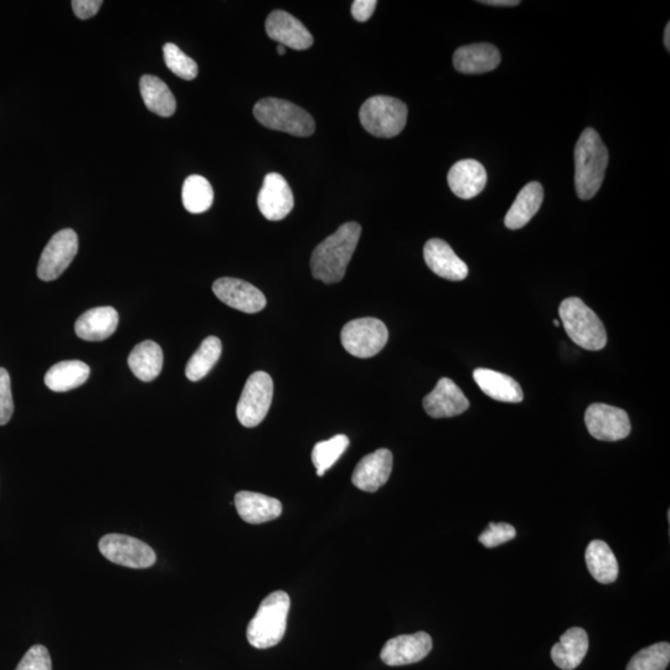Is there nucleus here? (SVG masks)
Instances as JSON below:
<instances>
[{
    "label": "nucleus",
    "instance_id": "obj_1",
    "mask_svg": "<svg viewBox=\"0 0 670 670\" xmlns=\"http://www.w3.org/2000/svg\"><path fill=\"white\" fill-rule=\"evenodd\" d=\"M360 234L362 226L358 223H347L322 241L312 254L313 277L327 285L342 281L357 250Z\"/></svg>",
    "mask_w": 670,
    "mask_h": 670
},
{
    "label": "nucleus",
    "instance_id": "obj_2",
    "mask_svg": "<svg viewBox=\"0 0 670 670\" xmlns=\"http://www.w3.org/2000/svg\"><path fill=\"white\" fill-rule=\"evenodd\" d=\"M608 151L594 128L582 132L575 147V188L582 200L595 197L605 179Z\"/></svg>",
    "mask_w": 670,
    "mask_h": 670
},
{
    "label": "nucleus",
    "instance_id": "obj_3",
    "mask_svg": "<svg viewBox=\"0 0 670 670\" xmlns=\"http://www.w3.org/2000/svg\"><path fill=\"white\" fill-rule=\"evenodd\" d=\"M290 596L283 591L272 592L261 602L259 610L247 627V639L252 647L266 649L277 646L285 637Z\"/></svg>",
    "mask_w": 670,
    "mask_h": 670
},
{
    "label": "nucleus",
    "instance_id": "obj_4",
    "mask_svg": "<svg viewBox=\"0 0 670 670\" xmlns=\"http://www.w3.org/2000/svg\"><path fill=\"white\" fill-rule=\"evenodd\" d=\"M559 314L566 333L579 347L592 352L606 347L605 326L599 316L580 298H566L560 304Z\"/></svg>",
    "mask_w": 670,
    "mask_h": 670
},
{
    "label": "nucleus",
    "instance_id": "obj_5",
    "mask_svg": "<svg viewBox=\"0 0 670 670\" xmlns=\"http://www.w3.org/2000/svg\"><path fill=\"white\" fill-rule=\"evenodd\" d=\"M254 116L262 126L296 137H309L316 131V123L311 115L295 103L286 100H261L254 107Z\"/></svg>",
    "mask_w": 670,
    "mask_h": 670
},
{
    "label": "nucleus",
    "instance_id": "obj_6",
    "mask_svg": "<svg viewBox=\"0 0 670 670\" xmlns=\"http://www.w3.org/2000/svg\"><path fill=\"white\" fill-rule=\"evenodd\" d=\"M360 122L370 134L379 138L399 136L407 122V106L389 96H374L363 103Z\"/></svg>",
    "mask_w": 670,
    "mask_h": 670
},
{
    "label": "nucleus",
    "instance_id": "obj_7",
    "mask_svg": "<svg viewBox=\"0 0 670 670\" xmlns=\"http://www.w3.org/2000/svg\"><path fill=\"white\" fill-rule=\"evenodd\" d=\"M340 339L349 354L365 359L374 357L385 348L389 332L378 318H359L345 324Z\"/></svg>",
    "mask_w": 670,
    "mask_h": 670
},
{
    "label": "nucleus",
    "instance_id": "obj_8",
    "mask_svg": "<svg viewBox=\"0 0 670 670\" xmlns=\"http://www.w3.org/2000/svg\"><path fill=\"white\" fill-rule=\"evenodd\" d=\"M273 398V381L265 371H256L247 379L236 407L237 419L245 427H256L265 420Z\"/></svg>",
    "mask_w": 670,
    "mask_h": 670
},
{
    "label": "nucleus",
    "instance_id": "obj_9",
    "mask_svg": "<svg viewBox=\"0 0 670 670\" xmlns=\"http://www.w3.org/2000/svg\"><path fill=\"white\" fill-rule=\"evenodd\" d=\"M99 549L111 563L126 568L147 569L157 561V555L151 546L128 535L107 534L100 540Z\"/></svg>",
    "mask_w": 670,
    "mask_h": 670
},
{
    "label": "nucleus",
    "instance_id": "obj_10",
    "mask_svg": "<svg viewBox=\"0 0 670 670\" xmlns=\"http://www.w3.org/2000/svg\"><path fill=\"white\" fill-rule=\"evenodd\" d=\"M585 424L590 435L600 441H621L631 434L627 412L606 404L590 405L585 412Z\"/></svg>",
    "mask_w": 670,
    "mask_h": 670
},
{
    "label": "nucleus",
    "instance_id": "obj_11",
    "mask_svg": "<svg viewBox=\"0 0 670 670\" xmlns=\"http://www.w3.org/2000/svg\"><path fill=\"white\" fill-rule=\"evenodd\" d=\"M77 250H79V239L74 230H61L51 237L39 260L40 280L54 281L63 275L66 268L75 259Z\"/></svg>",
    "mask_w": 670,
    "mask_h": 670
},
{
    "label": "nucleus",
    "instance_id": "obj_12",
    "mask_svg": "<svg viewBox=\"0 0 670 670\" xmlns=\"http://www.w3.org/2000/svg\"><path fill=\"white\" fill-rule=\"evenodd\" d=\"M432 646V638L426 632L402 635L385 643L380 658L389 667L409 666L429 656Z\"/></svg>",
    "mask_w": 670,
    "mask_h": 670
},
{
    "label": "nucleus",
    "instance_id": "obj_13",
    "mask_svg": "<svg viewBox=\"0 0 670 670\" xmlns=\"http://www.w3.org/2000/svg\"><path fill=\"white\" fill-rule=\"evenodd\" d=\"M215 296L226 306L244 313L261 312L266 307V297L259 288L239 278L224 277L214 282Z\"/></svg>",
    "mask_w": 670,
    "mask_h": 670
},
{
    "label": "nucleus",
    "instance_id": "obj_14",
    "mask_svg": "<svg viewBox=\"0 0 670 670\" xmlns=\"http://www.w3.org/2000/svg\"><path fill=\"white\" fill-rule=\"evenodd\" d=\"M261 214L270 221H280L291 213L295 198L287 180L278 173L267 174L257 197Z\"/></svg>",
    "mask_w": 670,
    "mask_h": 670
},
{
    "label": "nucleus",
    "instance_id": "obj_15",
    "mask_svg": "<svg viewBox=\"0 0 670 670\" xmlns=\"http://www.w3.org/2000/svg\"><path fill=\"white\" fill-rule=\"evenodd\" d=\"M393 453L380 450L365 456L355 467L352 482L360 491L374 493L389 481L393 471Z\"/></svg>",
    "mask_w": 670,
    "mask_h": 670
},
{
    "label": "nucleus",
    "instance_id": "obj_16",
    "mask_svg": "<svg viewBox=\"0 0 670 670\" xmlns=\"http://www.w3.org/2000/svg\"><path fill=\"white\" fill-rule=\"evenodd\" d=\"M266 33L285 48L306 50L313 45V36L308 29L290 13L275 10L266 20Z\"/></svg>",
    "mask_w": 670,
    "mask_h": 670
},
{
    "label": "nucleus",
    "instance_id": "obj_17",
    "mask_svg": "<svg viewBox=\"0 0 670 670\" xmlns=\"http://www.w3.org/2000/svg\"><path fill=\"white\" fill-rule=\"evenodd\" d=\"M424 409L434 419L455 417L469 409V401L457 384L451 379L442 378L424 399Z\"/></svg>",
    "mask_w": 670,
    "mask_h": 670
},
{
    "label": "nucleus",
    "instance_id": "obj_18",
    "mask_svg": "<svg viewBox=\"0 0 670 670\" xmlns=\"http://www.w3.org/2000/svg\"><path fill=\"white\" fill-rule=\"evenodd\" d=\"M424 257L427 266L435 275L448 281H463L468 276V267L455 254L446 241L432 239L426 242Z\"/></svg>",
    "mask_w": 670,
    "mask_h": 670
},
{
    "label": "nucleus",
    "instance_id": "obj_19",
    "mask_svg": "<svg viewBox=\"0 0 670 670\" xmlns=\"http://www.w3.org/2000/svg\"><path fill=\"white\" fill-rule=\"evenodd\" d=\"M447 179L456 197L472 199L486 188L488 177L481 163L473 159H465V161L453 164Z\"/></svg>",
    "mask_w": 670,
    "mask_h": 670
},
{
    "label": "nucleus",
    "instance_id": "obj_20",
    "mask_svg": "<svg viewBox=\"0 0 670 670\" xmlns=\"http://www.w3.org/2000/svg\"><path fill=\"white\" fill-rule=\"evenodd\" d=\"M501 64V53L488 43L462 46L453 55V66L461 74L478 75L496 70Z\"/></svg>",
    "mask_w": 670,
    "mask_h": 670
},
{
    "label": "nucleus",
    "instance_id": "obj_21",
    "mask_svg": "<svg viewBox=\"0 0 670 670\" xmlns=\"http://www.w3.org/2000/svg\"><path fill=\"white\" fill-rule=\"evenodd\" d=\"M235 507L241 519L249 524L268 523L282 514V503L278 499L255 492L237 493Z\"/></svg>",
    "mask_w": 670,
    "mask_h": 670
},
{
    "label": "nucleus",
    "instance_id": "obj_22",
    "mask_svg": "<svg viewBox=\"0 0 670 670\" xmlns=\"http://www.w3.org/2000/svg\"><path fill=\"white\" fill-rule=\"evenodd\" d=\"M120 317L115 308L99 307L81 314L75 323L77 337L87 342H101L116 332Z\"/></svg>",
    "mask_w": 670,
    "mask_h": 670
},
{
    "label": "nucleus",
    "instance_id": "obj_23",
    "mask_svg": "<svg viewBox=\"0 0 670 670\" xmlns=\"http://www.w3.org/2000/svg\"><path fill=\"white\" fill-rule=\"evenodd\" d=\"M589 651V636L584 628L572 627L554 644L551 658L563 670H574L579 667Z\"/></svg>",
    "mask_w": 670,
    "mask_h": 670
},
{
    "label": "nucleus",
    "instance_id": "obj_24",
    "mask_svg": "<svg viewBox=\"0 0 670 670\" xmlns=\"http://www.w3.org/2000/svg\"><path fill=\"white\" fill-rule=\"evenodd\" d=\"M473 378L489 398L510 404H518L524 399L522 388L512 376L491 369H477L474 370Z\"/></svg>",
    "mask_w": 670,
    "mask_h": 670
},
{
    "label": "nucleus",
    "instance_id": "obj_25",
    "mask_svg": "<svg viewBox=\"0 0 670 670\" xmlns=\"http://www.w3.org/2000/svg\"><path fill=\"white\" fill-rule=\"evenodd\" d=\"M544 200V189L540 183L532 182L522 189L512 208L505 215L504 223L510 230H518L529 224L538 213Z\"/></svg>",
    "mask_w": 670,
    "mask_h": 670
},
{
    "label": "nucleus",
    "instance_id": "obj_26",
    "mask_svg": "<svg viewBox=\"0 0 670 670\" xmlns=\"http://www.w3.org/2000/svg\"><path fill=\"white\" fill-rule=\"evenodd\" d=\"M89 365L80 362V360H66L55 364L48 373L45 374V385L55 393H66L84 385L89 379Z\"/></svg>",
    "mask_w": 670,
    "mask_h": 670
},
{
    "label": "nucleus",
    "instance_id": "obj_27",
    "mask_svg": "<svg viewBox=\"0 0 670 670\" xmlns=\"http://www.w3.org/2000/svg\"><path fill=\"white\" fill-rule=\"evenodd\" d=\"M128 365L136 378L149 383L158 378L163 368V352L157 343L146 340L139 343L128 357Z\"/></svg>",
    "mask_w": 670,
    "mask_h": 670
},
{
    "label": "nucleus",
    "instance_id": "obj_28",
    "mask_svg": "<svg viewBox=\"0 0 670 670\" xmlns=\"http://www.w3.org/2000/svg\"><path fill=\"white\" fill-rule=\"evenodd\" d=\"M144 105L148 110L161 117L173 116L177 110V101L166 82L157 76L144 75L139 81Z\"/></svg>",
    "mask_w": 670,
    "mask_h": 670
},
{
    "label": "nucleus",
    "instance_id": "obj_29",
    "mask_svg": "<svg viewBox=\"0 0 670 670\" xmlns=\"http://www.w3.org/2000/svg\"><path fill=\"white\" fill-rule=\"evenodd\" d=\"M585 560L590 574L600 584L608 585L617 580V559L605 541L592 540L587 546Z\"/></svg>",
    "mask_w": 670,
    "mask_h": 670
},
{
    "label": "nucleus",
    "instance_id": "obj_30",
    "mask_svg": "<svg viewBox=\"0 0 670 670\" xmlns=\"http://www.w3.org/2000/svg\"><path fill=\"white\" fill-rule=\"evenodd\" d=\"M223 352V344L216 337H208L200 344V348L190 358L185 375L190 381H199L209 374V371L215 367Z\"/></svg>",
    "mask_w": 670,
    "mask_h": 670
},
{
    "label": "nucleus",
    "instance_id": "obj_31",
    "mask_svg": "<svg viewBox=\"0 0 670 670\" xmlns=\"http://www.w3.org/2000/svg\"><path fill=\"white\" fill-rule=\"evenodd\" d=\"M184 208L192 214H203L213 205L214 190L209 180L201 175H190L183 184Z\"/></svg>",
    "mask_w": 670,
    "mask_h": 670
},
{
    "label": "nucleus",
    "instance_id": "obj_32",
    "mask_svg": "<svg viewBox=\"0 0 670 670\" xmlns=\"http://www.w3.org/2000/svg\"><path fill=\"white\" fill-rule=\"evenodd\" d=\"M348 446L349 438L345 435L334 436L331 440L318 442L314 446L312 461L319 477L334 466V463L347 451Z\"/></svg>",
    "mask_w": 670,
    "mask_h": 670
},
{
    "label": "nucleus",
    "instance_id": "obj_33",
    "mask_svg": "<svg viewBox=\"0 0 670 670\" xmlns=\"http://www.w3.org/2000/svg\"><path fill=\"white\" fill-rule=\"evenodd\" d=\"M670 662V644L661 642L652 644L639 651L630 663L627 670H666Z\"/></svg>",
    "mask_w": 670,
    "mask_h": 670
},
{
    "label": "nucleus",
    "instance_id": "obj_34",
    "mask_svg": "<svg viewBox=\"0 0 670 670\" xmlns=\"http://www.w3.org/2000/svg\"><path fill=\"white\" fill-rule=\"evenodd\" d=\"M164 61L174 75L187 81L194 80L198 76V65L188 55H185L177 45L168 43L163 46Z\"/></svg>",
    "mask_w": 670,
    "mask_h": 670
},
{
    "label": "nucleus",
    "instance_id": "obj_35",
    "mask_svg": "<svg viewBox=\"0 0 670 670\" xmlns=\"http://www.w3.org/2000/svg\"><path fill=\"white\" fill-rule=\"evenodd\" d=\"M517 536V530L508 523H489L486 532L479 535V543L488 549L497 548V546L508 543Z\"/></svg>",
    "mask_w": 670,
    "mask_h": 670
},
{
    "label": "nucleus",
    "instance_id": "obj_36",
    "mask_svg": "<svg viewBox=\"0 0 670 670\" xmlns=\"http://www.w3.org/2000/svg\"><path fill=\"white\" fill-rule=\"evenodd\" d=\"M15 670H53L48 648L36 644L25 653Z\"/></svg>",
    "mask_w": 670,
    "mask_h": 670
},
{
    "label": "nucleus",
    "instance_id": "obj_37",
    "mask_svg": "<svg viewBox=\"0 0 670 670\" xmlns=\"http://www.w3.org/2000/svg\"><path fill=\"white\" fill-rule=\"evenodd\" d=\"M13 412L12 381H10L8 371L0 368V426L8 424L12 419Z\"/></svg>",
    "mask_w": 670,
    "mask_h": 670
},
{
    "label": "nucleus",
    "instance_id": "obj_38",
    "mask_svg": "<svg viewBox=\"0 0 670 670\" xmlns=\"http://www.w3.org/2000/svg\"><path fill=\"white\" fill-rule=\"evenodd\" d=\"M77 18L82 20L95 17L101 8V0H74L71 3Z\"/></svg>",
    "mask_w": 670,
    "mask_h": 670
},
{
    "label": "nucleus",
    "instance_id": "obj_39",
    "mask_svg": "<svg viewBox=\"0 0 670 670\" xmlns=\"http://www.w3.org/2000/svg\"><path fill=\"white\" fill-rule=\"evenodd\" d=\"M376 5V0H355L352 5L353 18L360 23L367 22L375 12Z\"/></svg>",
    "mask_w": 670,
    "mask_h": 670
},
{
    "label": "nucleus",
    "instance_id": "obj_40",
    "mask_svg": "<svg viewBox=\"0 0 670 670\" xmlns=\"http://www.w3.org/2000/svg\"><path fill=\"white\" fill-rule=\"evenodd\" d=\"M491 7H517L520 4L518 0H487V2H479Z\"/></svg>",
    "mask_w": 670,
    "mask_h": 670
},
{
    "label": "nucleus",
    "instance_id": "obj_41",
    "mask_svg": "<svg viewBox=\"0 0 670 670\" xmlns=\"http://www.w3.org/2000/svg\"><path fill=\"white\" fill-rule=\"evenodd\" d=\"M664 45H666L667 50H670V24L668 23L666 32H664Z\"/></svg>",
    "mask_w": 670,
    "mask_h": 670
},
{
    "label": "nucleus",
    "instance_id": "obj_42",
    "mask_svg": "<svg viewBox=\"0 0 670 670\" xmlns=\"http://www.w3.org/2000/svg\"><path fill=\"white\" fill-rule=\"evenodd\" d=\"M277 51H278V54H280V55H285L286 54V48L283 45H278Z\"/></svg>",
    "mask_w": 670,
    "mask_h": 670
},
{
    "label": "nucleus",
    "instance_id": "obj_43",
    "mask_svg": "<svg viewBox=\"0 0 670 670\" xmlns=\"http://www.w3.org/2000/svg\"><path fill=\"white\" fill-rule=\"evenodd\" d=\"M553 323H554V326H555V327H559V326H560V322H559V321H556V319H555V321H554Z\"/></svg>",
    "mask_w": 670,
    "mask_h": 670
}]
</instances>
